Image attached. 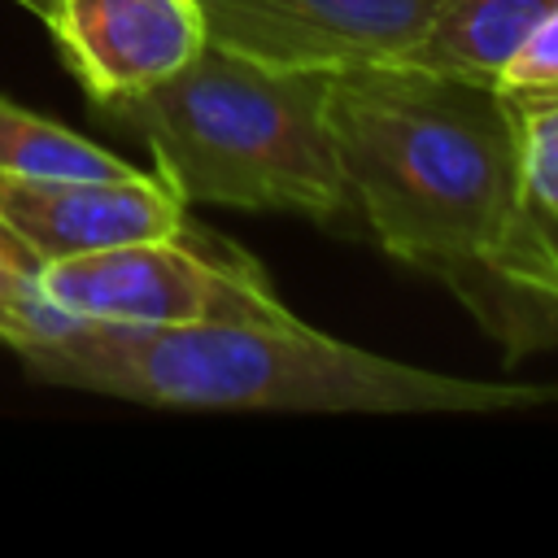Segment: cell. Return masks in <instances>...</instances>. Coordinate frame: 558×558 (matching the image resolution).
Segmentation results:
<instances>
[{"label": "cell", "mask_w": 558, "mask_h": 558, "mask_svg": "<svg viewBox=\"0 0 558 558\" xmlns=\"http://www.w3.org/2000/svg\"><path fill=\"white\" fill-rule=\"evenodd\" d=\"M327 126L357 222L436 279L506 362L558 344V262L519 166L506 92L418 65L327 74Z\"/></svg>", "instance_id": "6da1fadb"}, {"label": "cell", "mask_w": 558, "mask_h": 558, "mask_svg": "<svg viewBox=\"0 0 558 558\" xmlns=\"http://www.w3.org/2000/svg\"><path fill=\"white\" fill-rule=\"evenodd\" d=\"M17 357L70 388L183 410L283 414H510L558 401V384H501L410 366L336 340L296 314L196 323H87L17 344Z\"/></svg>", "instance_id": "7a4b0ae2"}, {"label": "cell", "mask_w": 558, "mask_h": 558, "mask_svg": "<svg viewBox=\"0 0 558 558\" xmlns=\"http://www.w3.org/2000/svg\"><path fill=\"white\" fill-rule=\"evenodd\" d=\"M100 109L148 144L157 179L183 205L296 214L323 227L357 218L327 126V74L205 44L166 83Z\"/></svg>", "instance_id": "3957f363"}, {"label": "cell", "mask_w": 558, "mask_h": 558, "mask_svg": "<svg viewBox=\"0 0 558 558\" xmlns=\"http://www.w3.org/2000/svg\"><path fill=\"white\" fill-rule=\"evenodd\" d=\"M39 292L70 318L87 323H196V318H270L283 314L275 292L244 262H218L187 244L135 240L78 257L44 262Z\"/></svg>", "instance_id": "277c9868"}, {"label": "cell", "mask_w": 558, "mask_h": 558, "mask_svg": "<svg viewBox=\"0 0 558 558\" xmlns=\"http://www.w3.org/2000/svg\"><path fill=\"white\" fill-rule=\"evenodd\" d=\"M205 39L275 70L397 65L440 0H196Z\"/></svg>", "instance_id": "5b68a950"}, {"label": "cell", "mask_w": 558, "mask_h": 558, "mask_svg": "<svg viewBox=\"0 0 558 558\" xmlns=\"http://www.w3.org/2000/svg\"><path fill=\"white\" fill-rule=\"evenodd\" d=\"M187 205L157 174L0 179V222L44 262L187 235Z\"/></svg>", "instance_id": "8992f818"}, {"label": "cell", "mask_w": 558, "mask_h": 558, "mask_svg": "<svg viewBox=\"0 0 558 558\" xmlns=\"http://www.w3.org/2000/svg\"><path fill=\"white\" fill-rule=\"evenodd\" d=\"M48 31L96 105L166 83L209 44L196 0H57Z\"/></svg>", "instance_id": "52a82bcc"}, {"label": "cell", "mask_w": 558, "mask_h": 558, "mask_svg": "<svg viewBox=\"0 0 558 558\" xmlns=\"http://www.w3.org/2000/svg\"><path fill=\"white\" fill-rule=\"evenodd\" d=\"M558 9V0H440L418 44L397 65L497 83L519 44Z\"/></svg>", "instance_id": "ba28073f"}, {"label": "cell", "mask_w": 558, "mask_h": 558, "mask_svg": "<svg viewBox=\"0 0 558 558\" xmlns=\"http://www.w3.org/2000/svg\"><path fill=\"white\" fill-rule=\"evenodd\" d=\"M131 161L0 96V179H122Z\"/></svg>", "instance_id": "9c48e42d"}, {"label": "cell", "mask_w": 558, "mask_h": 558, "mask_svg": "<svg viewBox=\"0 0 558 558\" xmlns=\"http://www.w3.org/2000/svg\"><path fill=\"white\" fill-rule=\"evenodd\" d=\"M519 118L523 201L558 262V96H510Z\"/></svg>", "instance_id": "30bf717a"}, {"label": "cell", "mask_w": 558, "mask_h": 558, "mask_svg": "<svg viewBox=\"0 0 558 558\" xmlns=\"http://www.w3.org/2000/svg\"><path fill=\"white\" fill-rule=\"evenodd\" d=\"M70 323V314H61L35 283V275L9 266L0 257V340L9 349L31 344V340H48Z\"/></svg>", "instance_id": "8fae6325"}, {"label": "cell", "mask_w": 558, "mask_h": 558, "mask_svg": "<svg viewBox=\"0 0 558 558\" xmlns=\"http://www.w3.org/2000/svg\"><path fill=\"white\" fill-rule=\"evenodd\" d=\"M493 87L506 96H558V9L519 44Z\"/></svg>", "instance_id": "7c38bea8"}, {"label": "cell", "mask_w": 558, "mask_h": 558, "mask_svg": "<svg viewBox=\"0 0 558 558\" xmlns=\"http://www.w3.org/2000/svg\"><path fill=\"white\" fill-rule=\"evenodd\" d=\"M0 257L9 262V266H17V270H26V275H39V257L0 222Z\"/></svg>", "instance_id": "4fadbf2b"}, {"label": "cell", "mask_w": 558, "mask_h": 558, "mask_svg": "<svg viewBox=\"0 0 558 558\" xmlns=\"http://www.w3.org/2000/svg\"><path fill=\"white\" fill-rule=\"evenodd\" d=\"M17 4H22L26 13H35V17H44V22H48V17H52V9H57V0H17Z\"/></svg>", "instance_id": "5bb4252c"}]
</instances>
